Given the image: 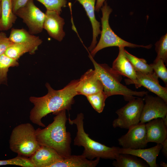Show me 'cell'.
I'll list each match as a JSON object with an SVG mask.
<instances>
[{
  "instance_id": "29",
  "label": "cell",
  "mask_w": 167,
  "mask_h": 167,
  "mask_svg": "<svg viewBox=\"0 0 167 167\" xmlns=\"http://www.w3.org/2000/svg\"><path fill=\"white\" fill-rule=\"evenodd\" d=\"M7 165H16L23 167H35L30 158L19 155L12 159L0 160V166Z\"/></svg>"
},
{
  "instance_id": "36",
  "label": "cell",
  "mask_w": 167,
  "mask_h": 167,
  "mask_svg": "<svg viewBox=\"0 0 167 167\" xmlns=\"http://www.w3.org/2000/svg\"><path fill=\"white\" fill-rule=\"evenodd\" d=\"M160 165L161 167H167V163H165L164 162L161 161L160 163Z\"/></svg>"
},
{
  "instance_id": "16",
  "label": "cell",
  "mask_w": 167,
  "mask_h": 167,
  "mask_svg": "<svg viewBox=\"0 0 167 167\" xmlns=\"http://www.w3.org/2000/svg\"><path fill=\"white\" fill-rule=\"evenodd\" d=\"M145 124L147 143L162 144L167 139V127L162 119L158 118L152 120Z\"/></svg>"
},
{
  "instance_id": "35",
  "label": "cell",
  "mask_w": 167,
  "mask_h": 167,
  "mask_svg": "<svg viewBox=\"0 0 167 167\" xmlns=\"http://www.w3.org/2000/svg\"><path fill=\"white\" fill-rule=\"evenodd\" d=\"M162 119L164 124L165 126L167 127V115H166L164 118Z\"/></svg>"
},
{
  "instance_id": "28",
  "label": "cell",
  "mask_w": 167,
  "mask_h": 167,
  "mask_svg": "<svg viewBox=\"0 0 167 167\" xmlns=\"http://www.w3.org/2000/svg\"><path fill=\"white\" fill-rule=\"evenodd\" d=\"M163 60L159 59H155L153 63L149 65L156 75L161 79L166 86H167V69Z\"/></svg>"
},
{
  "instance_id": "33",
  "label": "cell",
  "mask_w": 167,
  "mask_h": 167,
  "mask_svg": "<svg viewBox=\"0 0 167 167\" xmlns=\"http://www.w3.org/2000/svg\"><path fill=\"white\" fill-rule=\"evenodd\" d=\"M162 148L161 149L162 154L167 158V139H166L162 143Z\"/></svg>"
},
{
  "instance_id": "25",
  "label": "cell",
  "mask_w": 167,
  "mask_h": 167,
  "mask_svg": "<svg viewBox=\"0 0 167 167\" xmlns=\"http://www.w3.org/2000/svg\"><path fill=\"white\" fill-rule=\"evenodd\" d=\"M124 54L136 71L144 73L153 72L151 66L147 63L146 61L144 59L137 58L125 49H124Z\"/></svg>"
},
{
  "instance_id": "38",
  "label": "cell",
  "mask_w": 167,
  "mask_h": 167,
  "mask_svg": "<svg viewBox=\"0 0 167 167\" xmlns=\"http://www.w3.org/2000/svg\"><path fill=\"white\" fill-rule=\"evenodd\" d=\"M1 0H0V2H1Z\"/></svg>"
},
{
  "instance_id": "7",
  "label": "cell",
  "mask_w": 167,
  "mask_h": 167,
  "mask_svg": "<svg viewBox=\"0 0 167 167\" xmlns=\"http://www.w3.org/2000/svg\"><path fill=\"white\" fill-rule=\"evenodd\" d=\"M128 101L126 104L116 111L118 117L113 122L114 128L128 129L140 122L144 104L143 99L135 97Z\"/></svg>"
},
{
  "instance_id": "4",
  "label": "cell",
  "mask_w": 167,
  "mask_h": 167,
  "mask_svg": "<svg viewBox=\"0 0 167 167\" xmlns=\"http://www.w3.org/2000/svg\"><path fill=\"white\" fill-rule=\"evenodd\" d=\"M93 65L94 70L103 87V91L108 97L114 95H122L126 101L135 98L134 96L143 97L148 92L137 91L128 88L121 83L122 76L113 72L106 64L97 63L90 54L88 56Z\"/></svg>"
},
{
  "instance_id": "34",
  "label": "cell",
  "mask_w": 167,
  "mask_h": 167,
  "mask_svg": "<svg viewBox=\"0 0 167 167\" xmlns=\"http://www.w3.org/2000/svg\"><path fill=\"white\" fill-rule=\"evenodd\" d=\"M105 1V0H96L95 11L97 12L99 11Z\"/></svg>"
},
{
  "instance_id": "32",
  "label": "cell",
  "mask_w": 167,
  "mask_h": 167,
  "mask_svg": "<svg viewBox=\"0 0 167 167\" xmlns=\"http://www.w3.org/2000/svg\"><path fill=\"white\" fill-rule=\"evenodd\" d=\"M29 0H11L13 11L15 14L19 8L24 6Z\"/></svg>"
},
{
  "instance_id": "20",
  "label": "cell",
  "mask_w": 167,
  "mask_h": 167,
  "mask_svg": "<svg viewBox=\"0 0 167 167\" xmlns=\"http://www.w3.org/2000/svg\"><path fill=\"white\" fill-rule=\"evenodd\" d=\"M1 3L0 31H7L15 23L17 16L13 11L11 0H1Z\"/></svg>"
},
{
  "instance_id": "15",
  "label": "cell",
  "mask_w": 167,
  "mask_h": 167,
  "mask_svg": "<svg viewBox=\"0 0 167 167\" xmlns=\"http://www.w3.org/2000/svg\"><path fill=\"white\" fill-rule=\"evenodd\" d=\"M29 157L35 167H51L64 158L53 149L41 145Z\"/></svg>"
},
{
  "instance_id": "2",
  "label": "cell",
  "mask_w": 167,
  "mask_h": 167,
  "mask_svg": "<svg viewBox=\"0 0 167 167\" xmlns=\"http://www.w3.org/2000/svg\"><path fill=\"white\" fill-rule=\"evenodd\" d=\"M66 111L57 113L51 123L44 129L38 128L35 131L36 138L40 145L53 149L64 158L71 155V138L70 133L66 131Z\"/></svg>"
},
{
  "instance_id": "10",
  "label": "cell",
  "mask_w": 167,
  "mask_h": 167,
  "mask_svg": "<svg viewBox=\"0 0 167 167\" xmlns=\"http://www.w3.org/2000/svg\"><path fill=\"white\" fill-rule=\"evenodd\" d=\"M145 124L140 122L130 127L127 132L118 139V144L124 148L137 149L146 147L148 143Z\"/></svg>"
},
{
  "instance_id": "31",
  "label": "cell",
  "mask_w": 167,
  "mask_h": 167,
  "mask_svg": "<svg viewBox=\"0 0 167 167\" xmlns=\"http://www.w3.org/2000/svg\"><path fill=\"white\" fill-rule=\"evenodd\" d=\"M13 43L9 39L5 33L0 32V56L5 54L7 48Z\"/></svg>"
},
{
  "instance_id": "37",
  "label": "cell",
  "mask_w": 167,
  "mask_h": 167,
  "mask_svg": "<svg viewBox=\"0 0 167 167\" xmlns=\"http://www.w3.org/2000/svg\"><path fill=\"white\" fill-rule=\"evenodd\" d=\"M1 1L0 2V19L1 17Z\"/></svg>"
},
{
  "instance_id": "30",
  "label": "cell",
  "mask_w": 167,
  "mask_h": 167,
  "mask_svg": "<svg viewBox=\"0 0 167 167\" xmlns=\"http://www.w3.org/2000/svg\"><path fill=\"white\" fill-rule=\"evenodd\" d=\"M42 4L46 10L54 11L59 15L62 11V8L66 6L67 0H36Z\"/></svg>"
},
{
  "instance_id": "9",
  "label": "cell",
  "mask_w": 167,
  "mask_h": 167,
  "mask_svg": "<svg viewBox=\"0 0 167 167\" xmlns=\"http://www.w3.org/2000/svg\"><path fill=\"white\" fill-rule=\"evenodd\" d=\"M144 96L140 122L146 123L155 118H164L167 115V103L157 96L147 94Z\"/></svg>"
},
{
  "instance_id": "22",
  "label": "cell",
  "mask_w": 167,
  "mask_h": 167,
  "mask_svg": "<svg viewBox=\"0 0 167 167\" xmlns=\"http://www.w3.org/2000/svg\"><path fill=\"white\" fill-rule=\"evenodd\" d=\"M39 46L29 43H14L6 49L5 54L8 57L17 60L24 54H34Z\"/></svg>"
},
{
  "instance_id": "11",
  "label": "cell",
  "mask_w": 167,
  "mask_h": 167,
  "mask_svg": "<svg viewBox=\"0 0 167 167\" xmlns=\"http://www.w3.org/2000/svg\"><path fill=\"white\" fill-rule=\"evenodd\" d=\"M136 80L134 84L138 88L142 86L167 103V88L159 84L158 77L153 72L144 73L136 71Z\"/></svg>"
},
{
  "instance_id": "26",
  "label": "cell",
  "mask_w": 167,
  "mask_h": 167,
  "mask_svg": "<svg viewBox=\"0 0 167 167\" xmlns=\"http://www.w3.org/2000/svg\"><path fill=\"white\" fill-rule=\"evenodd\" d=\"M86 97L95 111L99 113L102 112L105 106V100L108 97L104 91L89 95Z\"/></svg>"
},
{
  "instance_id": "27",
  "label": "cell",
  "mask_w": 167,
  "mask_h": 167,
  "mask_svg": "<svg viewBox=\"0 0 167 167\" xmlns=\"http://www.w3.org/2000/svg\"><path fill=\"white\" fill-rule=\"evenodd\" d=\"M157 56L155 59H161L167 64V34L162 36L155 44Z\"/></svg>"
},
{
  "instance_id": "3",
  "label": "cell",
  "mask_w": 167,
  "mask_h": 167,
  "mask_svg": "<svg viewBox=\"0 0 167 167\" xmlns=\"http://www.w3.org/2000/svg\"><path fill=\"white\" fill-rule=\"evenodd\" d=\"M84 119V115L82 113L78 114L74 119L71 120L70 117L68 119L69 123L75 125L77 128L74 144L83 147L84 149L82 155L89 160H93L96 158L115 160L120 153V148L109 147L90 138L85 131Z\"/></svg>"
},
{
  "instance_id": "8",
  "label": "cell",
  "mask_w": 167,
  "mask_h": 167,
  "mask_svg": "<svg viewBox=\"0 0 167 167\" xmlns=\"http://www.w3.org/2000/svg\"><path fill=\"white\" fill-rule=\"evenodd\" d=\"M15 14L22 19L30 33L35 35L43 31L45 13L35 5L33 0H29L26 5L18 9Z\"/></svg>"
},
{
  "instance_id": "12",
  "label": "cell",
  "mask_w": 167,
  "mask_h": 167,
  "mask_svg": "<svg viewBox=\"0 0 167 167\" xmlns=\"http://www.w3.org/2000/svg\"><path fill=\"white\" fill-rule=\"evenodd\" d=\"M103 91V87L94 70H88L79 79L76 88L77 95L86 96Z\"/></svg>"
},
{
  "instance_id": "21",
  "label": "cell",
  "mask_w": 167,
  "mask_h": 167,
  "mask_svg": "<svg viewBox=\"0 0 167 167\" xmlns=\"http://www.w3.org/2000/svg\"><path fill=\"white\" fill-rule=\"evenodd\" d=\"M8 38L13 43H27L39 46L42 42L39 36L30 33L24 28H12Z\"/></svg>"
},
{
  "instance_id": "13",
  "label": "cell",
  "mask_w": 167,
  "mask_h": 167,
  "mask_svg": "<svg viewBox=\"0 0 167 167\" xmlns=\"http://www.w3.org/2000/svg\"><path fill=\"white\" fill-rule=\"evenodd\" d=\"M44 23L43 29L49 35L55 40L61 41L65 35L63 30L64 19L54 11L46 10Z\"/></svg>"
},
{
  "instance_id": "18",
  "label": "cell",
  "mask_w": 167,
  "mask_h": 167,
  "mask_svg": "<svg viewBox=\"0 0 167 167\" xmlns=\"http://www.w3.org/2000/svg\"><path fill=\"white\" fill-rule=\"evenodd\" d=\"M76 0L81 4L84 9L92 25L93 31L92 40L91 45L88 48L89 50L91 51L96 46L97 37L101 32L100 23L96 19L95 14L96 0Z\"/></svg>"
},
{
  "instance_id": "19",
  "label": "cell",
  "mask_w": 167,
  "mask_h": 167,
  "mask_svg": "<svg viewBox=\"0 0 167 167\" xmlns=\"http://www.w3.org/2000/svg\"><path fill=\"white\" fill-rule=\"evenodd\" d=\"M100 158L90 160L83 155H71L56 162L51 167H95L99 163Z\"/></svg>"
},
{
  "instance_id": "23",
  "label": "cell",
  "mask_w": 167,
  "mask_h": 167,
  "mask_svg": "<svg viewBox=\"0 0 167 167\" xmlns=\"http://www.w3.org/2000/svg\"><path fill=\"white\" fill-rule=\"evenodd\" d=\"M115 167H148V164L142 159L134 155L120 153L112 163Z\"/></svg>"
},
{
  "instance_id": "17",
  "label": "cell",
  "mask_w": 167,
  "mask_h": 167,
  "mask_svg": "<svg viewBox=\"0 0 167 167\" xmlns=\"http://www.w3.org/2000/svg\"><path fill=\"white\" fill-rule=\"evenodd\" d=\"M162 148V144L158 143L149 148L131 149L120 148V153L128 154L137 156L144 161L150 167H157L156 158Z\"/></svg>"
},
{
  "instance_id": "1",
  "label": "cell",
  "mask_w": 167,
  "mask_h": 167,
  "mask_svg": "<svg viewBox=\"0 0 167 167\" xmlns=\"http://www.w3.org/2000/svg\"><path fill=\"white\" fill-rule=\"evenodd\" d=\"M79 79L71 81L63 88L59 90L53 89L49 84L45 86L48 93L40 97L31 96L29 98L34 107L30 112L29 119L33 123L45 127L41 119L47 114L52 113L55 115L60 111L69 110L74 103V98L77 95L76 88Z\"/></svg>"
},
{
  "instance_id": "24",
  "label": "cell",
  "mask_w": 167,
  "mask_h": 167,
  "mask_svg": "<svg viewBox=\"0 0 167 167\" xmlns=\"http://www.w3.org/2000/svg\"><path fill=\"white\" fill-rule=\"evenodd\" d=\"M19 65L17 60L8 57L5 54L0 56V84H7L9 68Z\"/></svg>"
},
{
  "instance_id": "5",
  "label": "cell",
  "mask_w": 167,
  "mask_h": 167,
  "mask_svg": "<svg viewBox=\"0 0 167 167\" xmlns=\"http://www.w3.org/2000/svg\"><path fill=\"white\" fill-rule=\"evenodd\" d=\"M36 130L29 123H22L12 130L9 140L11 150L18 155L30 157L40 147Z\"/></svg>"
},
{
  "instance_id": "14",
  "label": "cell",
  "mask_w": 167,
  "mask_h": 167,
  "mask_svg": "<svg viewBox=\"0 0 167 167\" xmlns=\"http://www.w3.org/2000/svg\"><path fill=\"white\" fill-rule=\"evenodd\" d=\"M118 48V54L113 63L111 69L116 73L127 77L128 79H125L127 84H134L136 80V71L125 55L124 47Z\"/></svg>"
},
{
  "instance_id": "6",
  "label": "cell",
  "mask_w": 167,
  "mask_h": 167,
  "mask_svg": "<svg viewBox=\"0 0 167 167\" xmlns=\"http://www.w3.org/2000/svg\"><path fill=\"white\" fill-rule=\"evenodd\" d=\"M101 9L102 15L101 18L102 30L98 43L91 51L90 54L93 58L98 51L107 47H142L147 49L151 48V45H143L135 44L126 41L120 37L114 32L109 25V19L110 15L112 11V9L108 5L106 1H105Z\"/></svg>"
}]
</instances>
